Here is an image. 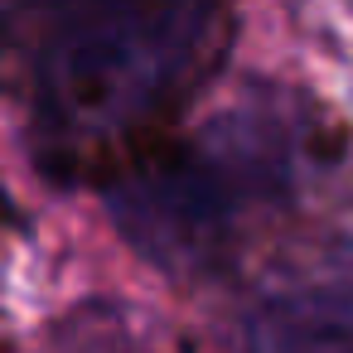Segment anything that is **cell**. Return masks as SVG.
<instances>
[{
    "instance_id": "obj_1",
    "label": "cell",
    "mask_w": 353,
    "mask_h": 353,
    "mask_svg": "<svg viewBox=\"0 0 353 353\" xmlns=\"http://www.w3.org/2000/svg\"><path fill=\"white\" fill-rule=\"evenodd\" d=\"M213 6H78L44 34L30 112L44 165L78 170L170 112L223 54Z\"/></svg>"
},
{
    "instance_id": "obj_2",
    "label": "cell",
    "mask_w": 353,
    "mask_h": 353,
    "mask_svg": "<svg viewBox=\"0 0 353 353\" xmlns=\"http://www.w3.org/2000/svg\"><path fill=\"white\" fill-rule=\"evenodd\" d=\"M305 141L290 112L261 102L218 112L189 141L131 165L107 189L117 232L165 271L218 266L247 223L290 199Z\"/></svg>"
},
{
    "instance_id": "obj_3",
    "label": "cell",
    "mask_w": 353,
    "mask_h": 353,
    "mask_svg": "<svg viewBox=\"0 0 353 353\" xmlns=\"http://www.w3.org/2000/svg\"><path fill=\"white\" fill-rule=\"evenodd\" d=\"M353 339V247L290 266L252 300L247 353H339Z\"/></svg>"
}]
</instances>
